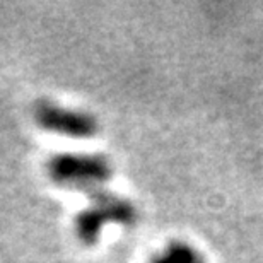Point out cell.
<instances>
[{
  "label": "cell",
  "instance_id": "cell-4",
  "mask_svg": "<svg viewBox=\"0 0 263 263\" xmlns=\"http://www.w3.org/2000/svg\"><path fill=\"white\" fill-rule=\"evenodd\" d=\"M149 263H207L200 250L186 241H171L164 250L149 260Z\"/></svg>",
  "mask_w": 263,
  "mask_h": 263
},
{
  "label": "cell",
  "instance_id": "cell-3",
  "mask_svg": "<svg viewBox=\"0 0 263 263\" xmlns=\"http://www.w3.org/2000/svg\"><path fill=\"white\" fill-rule=\"evenodd\" d=\"M34 123L48 134L67 139L87 140L99 134V122L92 113L67 108L51 101H41L34 106Z\"/></svg>",
  "mask_w": 263,
  "mask_h": 263
},
{
  "label": "cell",
  "instance_id": "cell-1",
  "mask_svg": "<svg viewBox=\"0 0 263 263\" xmlns=\"http://www.w3.org/2000/svg\"><path fill=\"white\" fill-rule=\"evenodd\" d=\"M89 203L73 217V233L84 246L98 245L103 229L109 224L132 228L139 222V210L127 197L109 190H96L87 193Z\"/></svg>",
  "mask_w": 263,
  "mask_h": 263
},
{
  "label": "cell",
  "instance_id": "cell-2",
  "mask_svg": "<svg viewBox=\"0 0 263 263\" xmlns=\"http://www.w3.org/2000/svg\"><path fill=\"white\" fill-rule=\"evenodd\" d=\"M46 175L57 186L92 193L113 178V164L101 154L62 152L46 161Z\"/></svg>",
  "mask_w": 263,
  "mask_h": 263
}]
</instances>
